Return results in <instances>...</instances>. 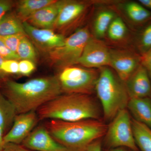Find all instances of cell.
I'll list each match as a JSON object with an SVG mask.
<instances>
[{
  "mask_svg": "<svg viewBox=\"0 0 151 151\" xmlns=\"http://www.w3.org/2000/svg\"><path fill=\"white\" fill-rule=\"evenodd\" d=\"M107 151H132L130 150L129 149L126 148L124 147L117 148H114L110 149V150H107Z\"/></svg>",
  "mask_w": 151,
  "mask_h": 151,
  "instance_id": "obj_36",
  "label": "cell"
},
{
  "mask_svg": "<svg viewBox=\"0 0 151 151\" xmlns=\"http://www.w3.org/2000/svg\"><path fill=\"white\" fill-rule=\"evenodd\" d=\"M17 54L20 60H27L35 63L36 61V51L32 42L27 36L22 38L19 43Z\"/></svg>",
  "mask_w": 151,
  "mask_h": 151,
  "instance_id": "obj_25",
  "label": "cell"
},
{
  "mask_svg": "<svg viewBox=\"0 0 151 151\" xmlns=\"http://www.w3.org/2000/svg\"><path fill=\"white\" fill-rule=\"evenodd\" d=\"M78 65L95 69L110 67V47L104 41L92 36L84 47Z\"/></svg>",
  "mask_w": 151,
  "mask_h": 151,
  "instance_id": "obj_11",
  "label": "cell"
},
{
  "mask_svg": "<svg viewBox=\"0 0 151 151\" xmlns=\"http://www.w3.org/2000/svg\"><path fill=\"white\" fill-rule=\"evenodd\" d=\"M101 1L63 0L52 30L65 37L70 35L90 20Z\"/></svg>",
  "mask_w": 151,
  "mask_h": 151,
  "instance_id": "obj_5",
  "label": "cell"
},
{
  "mask_svg": "<svg viewBox=\"0 0 151 151\" xmlns=\"http://www.w3.org/2000/svg\"><path fill=\"white\" fill-rule=\"evenodd\" d=\"M21 145L34 151H72L58 142L44 125L36 127Z\"/></svg>",
  "mask_w": 151,
  "mask_h": 151,
  "instance_id": "obj_16",
  "label": "cell"
},
{
  "mask_svg": "<svg viewBox=\"0 0 151 151\" xmlns=\"http://www.w3.org/2000/svg\"><path fill=\"white\" fill-rule=\"evenodd\" d=\"M111 1H101L95 7L88 24L93 37L104 40L106 32L118 14L111 5Z\"/></svg>",
  "mask_w": 151,
  "mask_h": 151,
  "instance_id": "obj_12",
  "label": "cell"
},
{
  "mask_svg": "<svg viewBox=\"0 0 151 151\" xmlns=\"http://www.w3.org/2000/svg\"><path fill=\"white\" fill-rule=\"evenodd\" d=\"M142 63L146 68L151 81V49L142 56Z\"/></svg>",
  "mask_w": 151,
  "mask_h": 151,
  "instance_id": "obj_32",
  "label": "cell"
},
{
  "mask_svg": "<svg viewBox=\"0 0 151 151\" xmlns=\"http://www.w3.org/2000/svg\"><path fill=\"white\" fill-rule=\"evenodd\" d=\"M4 134H3L2 130L0 127V151L2 150L4 145Z\"/></svg>",
  "mask_w": 151,
  "mask_h": 151,
  "instance_id": "obj_35",
  "label": "cell"
},
{
  "mask_svg": "<svg viewBox=\"0 0 151 151\" xmlns=\"http://www.w3.org/2000/svg\"><path fill=\"white\" fill-rule=\"evenodd\" d=\"M40 121L36 111L18 114L10 129L4 136V143L22 144Z\"/></svg>",
  "mask_w": 151,
  "mask_h": 151,
  "instance_id": "obj_13",
  "label": "cell"
},
{
  "mask_svg": "<svg viewBox=\"0 0 151 151\" xmlns=\"http://www.w3.org/2000/svg\"><path fill=\"white\" fill-rule=\"evenodd\" d=\"M44 126L58 142L72 151H84L90 144L104 137L108 128L104 121L96 119L49 120Z\"/></svg>",
  "mask_w": 151,
  "mask_h": 151,
  "instance_id": "obj_3",
  "label": "cell"
},
{
  "mask_svg": "<svg viewBox=\"0 0 151 151\" xmlns=\"http://www.w3.org/2000/svg\"><path fill=\"white\" fill-rule=\"evenodd\" d=\"M27 35L24 34H18L14 35L0 37V39L13 52L16 53L19 43L23 37Z\"/></svg>",
  "mask_w": 151,
  "mask_h": 151,
  "instance_id": "obj_26",
  "label": "cell"
},
{
  "mask_svg": "<svg viewBox=\"0 0 151 151\" xmlns=\"http://www.w3.org/2000/svg\"><path fill=\"white\" fill-rule=\"evenodd\" d=\"M24 34L26 35L23 22L16 14H6L0 20V37Z\"/></svg>",
  "mask_w": 151,
  "mask_h": 151,
  "instance_id": "obj_24",
  "label": "cell"
},
{
  "mask_svg": "<svg viewBox=\"0 0 151 151\" xmlns=\"http://www.w3.org/2000/svg\"><path fill=\"white\" fill-rule=\"evenodd\" d=\"M133 48L141 56L151 49V21L134 31Z\"/></svg>",
  "mask_w": 151,
  "mask_h": 151,
  "instance_id": "obj_22",
  "label": "cell"
},
{
  "mask_svg": "<svg viewBox=\"0 0 151 151\" xmlns=\"http://www.w3.org/2000/svg\"><path fill=\"white\" fill-rule=\"evenodd\" d=\"M127 109L133 119L151 129V97L130 98Z\"/></svg>",
  "mask_w": 151,
  "mask_h": 151,
  "instance_id": "obj_19",
  "label": "cell"
},
{
  "mask_svg": "<svg viewBox=\"0 0 151 151\" xmlns=\"http://www.w3.org/2000/svg\"><path fill=\"white\" fill-rule=\"evenodd\" d=\"M2 93L17 114L36 111L62 94L57 76L33 78L22 83L6 79L3 83Z\"/></svg>",
  "mask_w": 151,
  "mask_h": 151,
  "instance_id": "obj_1",
  "label": "cell"
},
{
  "mask_svg": "<svg viewBox=\"0 0 151 151\" xmlns=\"http://www.w3.org/2000/svg\"><path fill=\"white\" fill-rule=\"evenodd\" d=\"M56 0H22L17 4L16 15L22 22L40 9L51 4Z\"/></svg>",
  "mask_w": 151,
  "mask_h": 151,
  "instance_id": "obj_20",
  "label": "cell"
},
{
  "mask_svg": "<svg viewBox=\"0 0 151 151\" xmlns=\"http://www.w3.org/2000/svg\"><path fill=\"white\" fill-rule=\"evenodd\" d=\"M132 118L127 109L119 111L108 125L104 137L107 150L126 148L132 151H139L134 138Z\"/></svg>",
  "mask_w": 151,
  "mask_h": 151,
  "instance_id": "obj_8",
  "label": "cell"
},
{
  "mask_svg": "<svg viewBox=\"0 0 151 151\" xmlns=\"http://www.w3.org/2000/svg\"><path fill=\"white\" fill-rule=\"evenodd\" d=\"M84 151H103L101 139L97 140L90 144Z\"/></svg>",
  "mask_w": 151,
  "mask_h": 151,
  "instance_id": "obj_33",
  "label": "cell"
},
{
  "mask_svg": "<svg viewBox=\"0 0 151 151\" xmlns=\"http://www.w3.org/2000/svg\"><path fill=\"white\" fill-rule=\"evenodd\" d=\"M62 1L56 2L42 8L34 14L27 22L35 27L52 29Z\"/></svg>",
  "mask_w": 151,
  "mask_h": 151,
  "instance_id": "obj_18",
  "label": "cell"
},
{
  "mask_svg": "<svg viewBox=\"0 0 151 151\" xmlns=\"http://www.w3.org/2000/svg\"><path fill=\"white\" fill-rule=\"evenodd\" d=\"M4 60H5L0 55V78H3L5 77V76L4 74L2 72L1 69V66L3 62H4Z\"/></svg>",
  "mask_w": 151,
  "mask_h": 151,
  "instance_id": "obj_37",
  "label": "cell"
},
{
  "mask_svg": "<svg viewBox=\"0 0 151 151\" xmlns=\"http://www.w3.org/2000/svg\"><path fill=\"white\" fill-rule=\"evenodd\" d=\"M100 69L72 65L63 68L57 76L62 94L93 95Z\"/></svg>",
  "mask_w": 151,
  "mask_h": 151,
  "instance_id": "obj_7",
  "label": "cell"
},
{
  "mask_svg": "<svg viewBox=\"0 0 151 151\" xmlns=\"http://www.w3.org/2000/svg\"><path fill=\"white\" fill-rule=\"evenodd\" d=\"M111 4L118 15L134 31L151 21V11L138 1H111Z\"/></svg>",
  "mask_w": 151,
  "mask_h": 151,
  "instance_id": "obj_10",
  "label": "cell"
},
{
  "mask_svg": "<svg viewBox=\"0 0 151 151\" xmlns=\"http://www.w3.org/2000/svg\"><path fill=\"white\" fill-rule=\"evenodd\" d=\"M36 68L35 63L27 60H22L19 62V74L28 76L34 71Z\"/></svg>",
  "mask_w": 151,
  "mask_h": 151,
  "instance_id": "obj_28",
  "label": "cell"
},
{
  "mask_svg": "<svg viewBox=\"0 0 151 151\" xmlns=\"http://www.w3.org/2000/svg\"><path fill=\"white\" fill-rule=\"evenodd\" d=\"M13 2L7 0H0V20L10 10Z\"/></svg>",
  "mask_w": 151,
  "mask_h": 151,
  "instance_id": "obj_31",
  "label": "cell"
},
{
  "mask_svg": "<svg viewBox=\"0 0 151 151\" xmlns=\"http://www.w3.org/2000/svg\"><path fill=\"white\" fill-rule=\"evenodd\" d=\"M19 62L14 60H5L1 66V70L5 76L8 74H19Z\"/></svg>",
  "mask_w": 151,
  "mask_h": 151,
  "instance_id": "obj_27",
  "label": "cell"
},
{
  "mask_svg": "<svg viewBox=\"0 0 151 151\" xmlns=\"http://www.w3.org/2000/svg\"><path fill=\"white\" fill-rule=\"evenodd\" d=\"M138 1L146 8L151 11V0H139Z\"/></svg>",
  "mask_w": 151,
  "mask_h": 151,
  "instance_id": "obj_34",
  "label": "cell"
},
{
  "mask_svg": "<svg viewBox=\"0 0 151 151\" xmlns=\"http://www.w3.org/2000/svg\"><path fill=\"white\" fill-rule=\"evenodd\" d=\"M17 114L14 105L0 92V127L4 136L10 129Z\"/></svg>",
  "mask_w": 151,
  "mask_h": 151,
  "instance_id": "obj_21",
  "label": "cell"
},
{
  "mask_svg": "<svg viewBox=\"0 0 151 151\" xmlns=\"http://www.w3.org/2000/svg\"><path fill=\"white\" fill-rule=\"evenodd\" d=\"M132 120L134 138L139 150L151 151V129L132 118Z\"/></svg>",
  "mask_w": 151,
  "mask_h": 151,
  "instance_id": "obj_23",
  "label": "cell"
},
{
  "mask_svg": "<svg viewBox=\"0 0 151 151\" xmlns=\"http://www.w3.org/2000/svg\"><path fill=\"white\" fill-rule=\"evenodd\" d=\"M134 31L119 15L110 24L104 38V42L113 48H133Z\"/></svg>",
  "mask_w": 151,
  "mask_h": 151,
  "instance_id": "obj_15",
  "label": "cell"
},
{
  "mask_svg": "<svg viewBox=\"0 0 151 151\" xmlns=\"http://www.w3.org/2000/svg\"><path fill=\"white\" fill-rule=\"evenodd\" d=\"M104 121H111L119 111L127 109L130 97L125 83L109 66L100 68L95 88Z\"/></svg>",
  "mask_w": 151,
  "mask_h": 151,
  "instance_id": "obj_4",
  "label": "cell"
},
{
  "mask_svg": "<svg viewBox=\"0 0 151 151\" xmlns=\"http://www.w3.org/2000/svg\"><path fill=\"white\" fill-rule=\"evenodd\" d=\"M125 84L130 99L151 97L150 78L142 63Z\"/></svg>",
  "mask_w": 151,
  "mask_h": 151,
  "instance_id": "obj_17",
  "label": "cell"
},
{
  "mask_svg": "<svg viewBox=\"0 0 151 151\" xmlns=\"http://www.w3.org/2000/svg\"><path fill=\"white\" fill-rule=\"evenodd\" d=\"M1 151H34L25 147L21 144L5 143Z\"/></svg>",
  "mask_w": 151,
  "mask_h": 151,
  "instance_id": "obj_30",
  "label": "cell"
},
{
  "mask_svg": "<svg viewBox=\"0 0 151 151\" xmlns=\"http://www.w3.org/2000/svg\"><path fill=\"white\" fill-rule=\"evenodd\" d=\"M92 37L88 24L66 37L62 45L47 53L52 65L60 70L68 66L78 65L84 47Z\"/></svg>",
  "mask_w": 151,
  "mask_h": 151,
  "instance_id": "obj_6",
  "label": "cell"
},
{
  "mask_svg": "<svg viewBox=\"0 0 151 151\" xmlns=\"http://www.w3.org/2000/svg\"><path fill=\"white\" fill-rule=\"evenodd\" d=\"M110 67L124 83L142 64V56L134 49L110 47Z\"/></svg>",
  "mask_w": 151,
  "mask_h": 151,
  "instance_id": "obj_9",
  "label": "cell"
},
{
  "mask_svg": "<svg viewBox=\"0 0 151 151\" xmlns=\"http://www.w3.org/2000/svg\"><path fill=\"white\" fill-rule=\"evenodd\" d=\"M0 55L5 60H20V58L17 54L11 51L8 48L2 40L0 39Z\"/></svg>",
  "mask_w": 151,
  "mask_h": 151,
  "instance_id": "obj_29",
  "label": "cell"
},
{
  "mask_svg": "<svg viewBox=\"0 0 151 151\" xmlns=\"http://www.w3.org/2000/svg\"><path fill=\"white\" fill-rule=\"evenodd\" d=\"M99 103L93 95L62 94L42 105L36 112L40 120H102L103 111Z\"/></svg>",
  "mask_w": 151,
  "mask_h": 151,
  "instance_id": "obj_2",
  "label": "cell"
},
{
  "mask_svg": "<svg viewBox=\"0 0 151 151\" xmlns=\"http://www.w3.org/2000/svg\"><path fill=\"white\" fill-rule=\"evenodd\" d=\"M25 32L39 50L47 53L62 45L65 37L52 29L35 27L27 22H23Z\"/></svg>",
  "mask_w": 151,
  "mask_h": 151,
  "instance_id": "obj_14",
  "label": "cell"
}]
</instances>
